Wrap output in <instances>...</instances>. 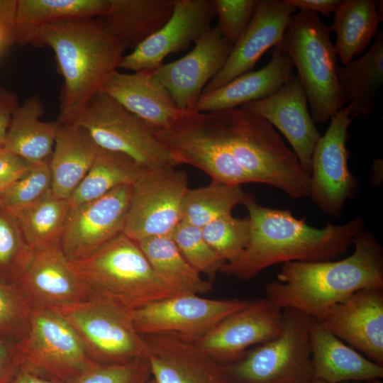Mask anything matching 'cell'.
<instances>
[{
    "label": "cell",
    "mask_w": 383,
    "mask_h": 383,
    "mask_svg": "<svg viewBox=\"0 0 383 383\" xmlns=\"http://www.w3.org/2000/svg\"><path fill=\"white\" fill-rule=\"evenodd\" d=\"M244 205L250 225L248 244L238 259L224 263L220 270L243 281L280 262L336 260L348 252L365 228L361 216L343 224L328 223L317 228L294 217L290 210L264 206L255 197Z\"/></svg>",
    "instance_id": "cell-1"
},
{
    "label": "cell",
    "mask_w": 383,
    "mask_h": 383,
    "mask_svg": "<svg viewBox=\"0 0 383 383\" xmlns=\"http://www.w3.org/2000/svg\"><path fill=\"white\" fill-rule=\"evenodd\" d=\"M349 256L319 262H284L277 279L265 287L266 298L321 321L333 305L365 289H383V249L365 228Z\"/></svg>",
    "instance_id": "cell-2"
},
{
    "label": "cell",
    "mask_w": 383,
    "mask_h": 383,
    "mask_svg": "<svg viewBox=\"0 0 383 383\" xmlns=\"http://www.w3.org/2000/svg\"><path fill=\"white\" fill-rule=\"evenodd\" d=\"M53 51L63 85L58 121L80 111L119 69L126 50L97 18H78L42 28L33 44Z\"/></svg>",
    "instance_id": "cell-3"
},
{
    "label": "cell",
    "mask_w": 383,
    "mask_h": 383,
    "mask_svg": "<svg viewBox=\"0 0 383 383\" xmlns=\"http://www.w3.org/2000/svg\"><path fill=\"white\" fill-rule=\"evenodd\" d=\"M220 138L253 182L292 199L309 197L310 175L274 128L243 107L208 112Z\"/></svg>",
    "instance_id": "cell-4"
},
{
    "label": "cell",
    "mask_w": 383,
    "mask_h": 383,
    "mask_svg": "<svg viewBox=\"0 0 383 383\" xmlns=\"http://www.w3.org/2000/svg\"><path fill=\"white\" fill-rule=\"evenodd\" d=\"M330 26L318 13L300 10L289 20L277 47L292 61L304 88L314 123L331 119L344 106L339 67Z\"/></svg>",
    "instance_id": "cell-5"
},
{
    "label": "cell",
    "mask_w": 383,
    "mask_h": 383,
    "mask_svg": "<svg viewBox=\"0 0 383 383\" xmlns=\"http://www.w3.org/2000/svg\"><path fill=\"white\" fill-rule=\"evenodd\" d=\"M70 264L94 294L131 311L176 296L155 272L138 243L123 233Z\"/></svg>",
    "instance_id": "cell-6"
},
{
    "label": "cell",
    "mask_w": 383,
    "mask_h": 383,
    "mask_svg": "<svg viewBox=\"0 0 383 383\" xmlns=\"http://www.w3.org/2000/svg\"><path fill=\"white\" fill-rule=\"evenodd\" d=\"M311 317L283 309V326L275 338L259 345L225 366L230 383H311L315 379L309 327Z\"/></svg>",
    "instance_id": "cell-7"
},
{
    "label": "cell",
    "mask_w": 383,
    "mask_h": 383,
    "mask_svg": "<svg viewBox=\"0 0 383 383\" xmlns=\"http://www.w3.org/2000/svg\"><path fill=\"white\" fill-rule=\"evenodd\" d=\"M64 122L82 126L99 148L126 154L145 170L179 165L159 140L155 129L102 90L96 93L80 111Z\"/></svg>",
    "instance_id": "cell-8"
},
{
    "label": "cell",
    "mask_w": 383,
    "mask_h": 383,
    "mask_svg": "<svg viewBox=\"0 0 383 383\" xmlns=\"http://www.w3.org/2000/svg\"><path fill=\"white\" fill-rule=\"evenodd\" d=\"M55 310L73 327L95 362L118 365L147 360L148 347L135 327L133 311L96 294Z\"/></svg>",
    "instance_id": "cell-9"
},
{
    "label": "cell",
    "mask_w": 383,
    "mask_h": 383,
    "mask_svg": "<svg viewBox=\"0 0 383 383\" xmlns=\"http://www.w3.org/2000/svg\"><path fill=\"white\" fill-rule=\"evenodd\" d=\"M14 347L21 367L65 383L97 364L73 327L55 309L32 308L28 331Z\"/></svg>",
    "instance_id": "cell-10"
},
{
    "label": "cell",
    "mask_w": 383,
    "mask_h": 383,
    "mask_svg": "<svg viewBox=\"0 0 383 383\" xmlns=\"http://www.w3.org/2000/svg\"><path fill=\"white\" fill-rule=\"evenodd\" d=\"M187 174L175 167L144 170L132 184L123 233L135 242L170 235L181 221Z\"/></svg>",
    "instance_id": "cell-11"
},
{
    "label": "cell",
    "mask_w": 383,
    "mask_h": 383,
    "mask_svg": "<svg viewBox=\"0 0 383 383\" xmlns=\"http://www.w3.org/2000/svg\"><path fill=\"white\" fill-rule=\"evenodd\" d=\"M177 162L206 172L212 181L232 185L253 182L217 133L208 113L186 111L172 126L156 130Z\"/></svg>",
    "instance_id": "cell-12"
},
{
    "label": "cell",
    "mask_w": 383,
    "mask_h": 383,
    "mask_svg": "<svg viewBox=\"0 0 383 383\" xmlns=\"http://www.w3.org/2000/svg\"><path fill=\"white\" fill-rule=\"evenodd\" d=\"M353 121L345 106L331 119L311 157L309 197L324 214L333 217L340 216L346 201L355 196L360 188L348 164V127Z\"/></svg>",
    "instance_id": "cell-13"
},
{
    "label": "cell",
    "mask_w": 383,
    "mask_h": 383,
    "mask_svg": "<svg viewBox=\"0 0 383 383\" xmlns=\"http://www.w3.org/2000/svg\"><path fill=\"white\" fill-rule=\"evenodd\" d=\"M250 301L210 299L195 294L176 295L133 311V318L137 331L142 335L172 333L195 343L218 323Z\"/></svg>",
    "instance_id": "cell-14"
},
{
    "label": "cell",
    "mask_w": 383,
    "mask_h": 383,
    "mask_svg": "<svg viewBox=\"0 0 383 383\" xmlns=\"http://www.w3.org/2000/svg\"><path fill=\"white\" fill-rule=\"evenodd\" d=\"M132 184L118 186L102 196L72 206L60 239L70 262L84 259L123 233Z\"/></svg>",
    "instance_id": "cell-15"
},
{
    "label": "cell",
    "mask_w": 383,
    "mask_h": 383,
    "mask_svg": "<svg viewBox=\"0 0 383 383\" xmlns=\"http://www.w3.org/2000/svg\"><path fill=\"white\" fill-rule=\"evenodd\" d=\"M283 326V309L267 298L250 300L229 315L195 343L227 366L240 360L252 345L277 337Z\"/></svg>",
    "instance_id": "cell-16"
},
{
    "label": "cell",
    "mask_w": 383,
    "mask_h": 383,
    "mask_svg": "<svg viewBox=\"0 0 383 383\" xmlns=\"http://www.w3.org/2000/svg\"><path fill=\"white\" fill-rule=\"evenodd\" d=\"M194 44L182 57L153 70L183 111L193 110L207 84L223 67L233 46L217 26L204 33Z\"/></svg>",
    "instance_id": "cell-17"
},
{
    "label": "cell",
    "mask_w": 383,
    "mask_h": 383,
    "mask_svg": "<svg viewBox=\"0 0 383 383\" xmlns=\"http://www.w3.org/2000/svg\"><path fill=\"white\" fill-rule=\"evenodd\" d=\"M15 283L31 308L56 309L94 295L72 267L60 243L34 250L30 262Z\"/></svg>",
    "instance_id": "cell-18"
},
{
    "label": "cell",
    "mask_w": 383,
    "mask_h": 383,
    "mask_svg": "<svg viewBox=\"0 0 383 383\" xmlns=\"http://www.w3.org/2000/svg\"><path fill=\"white\" fill-rule=\"evenodd\" d=\"M215 16L211 0H175L167 23L121 59L119 69L154 70L172 53L187 49L209 30Z\"/></svg>",
    "instance_id": "cell-19"
},
{
    "label": "cell",
    "mask_w": 383,
    "mask_h": 383,
    "mask_svg": "<svg viewBox=\"0 0 383 383\" xmlns=\"http://www.w3.org/2000/svg\"><path fill=\"white\" fill-rule=\"evenodd\" d=\"M340 340L383 366V289L359 290L318 321Z\"/></svg>",
    "instance_id": "cell-20"
},
{
    "label": "cell",
    "mask_w": 383,
    "mask_h": 383,
    "mask_svg": "<svg viewBox=\"0 0 383 383\" xmlns=\"http://www.w3.org/2000/svg\"><path fill=\"white\" fill-rule=\"evenodd\" d=\"M297 10L286 0H258L248 26L232 46L222 69L207 84L202 94L217 89L253 70L267 50L279 46L289 18Z\"/></svg>",
    "instance_id": "cell-21"
},
{
    "label": "cell",
    "mask_w": 383,
    "mask_h": 383,
    "mask_svg": "<svg viewBox=\"0 0 383 383\" xmlns=\"http://www.w3.org/2000/svg\"><path fill=\"white\" fill-rule=\"evenodd\" d=\"M240 107L258 114L279 130L310 175L313 151L321 135L309 111L307 97L297 76L273 94Z\"/></svg>",
    "instance_id": "cell-22"
},
{
    "label": "cell",
    "mask_w": 383,
    "mask_h": 383,
    "mask_svg": "<svg viewBox=\"0 0 383 383\" xmlns=\"http://www.w3.org/2000/svg\"><path fill=\"white\" fill-rule=\"evenodd\" d=\"M157 383H230L225 366L194 343L172 333L143 335Z\"/></svg>",
    "instance_id": "cell-23"
},
{
    "label": "cell",
    "mask_w": 383,
    "mask_h": 383,
    "mask_svg": "<svg viewBox=\"0 0 383 383\" xmlns=\"http://www.w3.org/2000/svg\"><path fill=\"white\" fill-rule=\"evenodd\" d=\"M101 90L155 130L172 126L186 112L178 108L153 70L133 73L117 70Z\"/></svg>",
    "instance_id": "cell-24"
},
{
    "label": "cell",
    "mask_w": 383,
    "mask_h": 383,
    "mask_svg": "<svg viewBox=\"0 0 383 383\" xmlns=\"http://www.w3.org/2000/svg\"><path fill=\"white\" fill-rule=\"evenodd\" d=\"M289 57L274 48L270 62L258 70H252L233 79L223 87L202 94L192 111L201 113L235 109L267 97L294 77Z\"/></svg>",
    "instance_id": "cell-25"
},
{
    "label": "cell",
    "mask_w": 383,
    "mask_h": 383,
    "mask_svg": "<svg viewBox=\"0 0 383 383\" xmlns=\"http://www.w3.org/2000/svg\"><path fill=\"white\" fill-rule=\"evenodd\" d=\"M309 337L315 378L327 383H350L383 377V366L347 345L312 317Z\"/></svg>",
    "instance_id": "cell-26"
},
{
    "label": "cell",
    "mask_w": 383,
    "mask_h": 383,
    "mask_svg": "<svg viewBox=\"0 0 383 383\" xmlns=\"http://www.w3.org/2000/svg\"><path fill=\"white\" fill-rule=\"evenodd\" d=\"M99 149L84 128L60 122L49 162L55 196L70 197L90 170Z\"/></svg>",
    "instance_id": "cell-27"
},
{
    "label": "cell",
    "mask_w": 383,
    "mask_h": 383,
    "mask_svg": "<svg viewBox=\"0 0 383 383\" xmlns=\"http://www.w3.org/2000/svg\"><path fill=\"white\" fill-rule=\"evenodd\" d=\"M339 88L350 117L368 118L379 101L383 86V33L361 55L337 72Z\"/></svg>",
    "instance_id": "cell-28"
},
{
    "label": "cell",
    "mask_w": 383,
    "mask_h": 383,
    "mask_svg": "<svg viewBox=\"0 0 383 383\" xmlns=\"http://www.w3.org/2000/svg\"><path fill=\"white\" fill-rule=\"evenodd\" d=\"M175 0H109L101 20L125 50H134L171 18Z\"/></svg>",
    "instance_id": "cell-29"
},
{
    "label": "cell",
    "mask_w": 383,
    "mask_h": 383,
    "mask_svg": "<svg viewBox=\"0 0 383 383\" xmlns=\"http://www.w3.org/2000/svg\"><path fill=\"white\" fill-rule=\"evenodd\" d=\"M44 113L39 96L27 98L14 111L1 147L32 164L48 159L60 122L41 121Z\"/></svg>",
    "instance_id": "cell-30"
},
{
    "label": "cell",
    "mask_w": 383,
    "mask_h": 383,
    "mask_svg": "<svg viewBox=\"0 0 383 383\" xmlns=\"http://www.w3.org/2000/svg\"><path fill=\"white\" fill-rule=\"evenodd\" d=\"M109 0H17L14 44L32 45L38 31L54 23L103 16Z\"/></svg>",
    "instance_id": "cell-31"
},
{
    "label": "cell",
    "mask_w": 383,
    "mask_h": 383,
    "mask_svg": "<svg viewBox=\"0 0 383 383\" xmlns=\"http://www.w3.org/2000/svg\"><path fill=\"white\" fill-rule=\"evenodd\" d=\"M330 26L336 34L337 57L344 65L364 53L375 35L382 16L374 0H342Z\"/></svg>",
    "instance_id": "cell-32"
},
{
    "label": "cell",
    "mask_w": 383,
    "mask_h": 383,
    "mask_svg": "<svg viewBox=\"0 0 383 383\" xmlns=\"http://www.w3.org/2000/svg\"><path fill=\"white\" fill-rule=\"evenodd\" d=\"M136 243L155 272L175 295H198L212 290V283L187 262L170 235L149 237Z\"/></svg>",
    "instance_id": "cell-33"
},
{
    "label": "cell",
    "mask_w": 383,
    "mask_h": 383,
    "mask_svg": "<svg viewBox=\"0 0 383 383\" xmlns=\"http://www.w3.org/2000/svg\"><path fill=\"white\" fill-rule=\"evenodd\" d=\"M145 170L130 156L99 148L90 170L68 199L71 206L96 199L123 184H133Z\"/></svg>",
    "instance_id": "cell-34"
},
{
    "label": "cell",
    "mask_w": 383,
    "mask_h": 383,
    "mask_svg": "<svg viewBox=\"0 0 383 383\" xmlns=\"http://www.w3.org/2000/svg\"><path fill=\"white\" fill-rule=\"evenodd\" d=\"M255 197L240 186L212 181L209 185L187 191L181 206V221L203 228L233 208Z\"/></svg>",
    "instance_id": "cell-35"
},
{
    "label": "cell",
    "mask_w": 383,
    "mask_h": 383,
    "mask_svg": "<svg viewBox=\"0 0 383 383\" xmlns=\"http://www.w3.org/2000/svg\"><path fill=\"white\" fill-rule=\"evenodd\" d=\"M71 208L68 199L57 198L50 191L38 201L13 216L27 243L36 250L60 243Z\"/></svg>",
    "instance_id": "cell-36"
},
{
    "label": "cell",
    "mask_w": 383,
    "mask_h": 383,
    "mask_svg": "<svg viewBox=\"0 0 383 383\" xmlns=\"http://www.w3.org/2000/svg\"><path fill=\"white\" fill-rule=\"evenodd\" d=\"M33 252L16 218L0 209V280L15 283L30 262Z\"/></svg>",
    "instance_id": "cell-37"
},
{
    "label": "cell",
    "mask_w": 383,
    "mask_h": 383,
    "mask_svg": "<svg viewBox=\"0 0 383 383\" xmlns=\"http://www.w3.org/2000/svg\"><path fill=\"white\" fill-rule=\"evenodd\" d=\"M50 157L35 164L24 175L0 192V209L14 215L51 191Z\"/></svg>",
    "instance_id": "cell-38"
},
{
    "label": "cell",
    "mask_w": 383,
    "mask_h": 383,
    "mask_svg": "<svg viewBox=\"0 0 383 383\" xmlns=\"http://www.w3.org/2000/svg\"><path fill=\"white\" fill-rule=\"evenodd\" d=\"M250 221L226 215L201 228L204 238L225 262L235 261L245 248L250 236Z\"/></svg>",
    "instance_id": "cell-39"
},
{
    "label": "cell",
    "mask_w": 383,
    "mask_h": 383,
    "mask_svg": "<svg viewBox=\"0 0 383 383\" xmlns=\"http://www.w3.org/2000/svg\"><path fill=\"white\" fill-rule=\"evenodd\" d=\"M170 235L187 262L212 283L226 262L206 243L201 228L180 221Z\"/></svg>",
    "instance_id": "cell-40"
},
{
    "label": "cell",
    "mask_w": 383,
    "mask_h": 383,
    "mask_svg": "<svg viewBox=\"0 0 383 383\" xmlns=\"http://www.w3.org/2000/svg\"><path fill=\"white\" fill-rule=\"evenodd\" d=\"M31 306L16 283L0 280V336L16 341L26 333Z\"/></svg>",
    "instance_id": "cell-41"
},
{
    "label": "cell",
    "mask_w": 383,
    "mask_h": 383,
    "mask_svg": "<svg viewBox=\"0 0 383 383\" xmlns=\"http://www.w3.org/2000/svg\"><path fill=\"white\" fill-rule=\"evenodd\" d=\"M216 25L222 35L233 45L239 40L251 21L258 0H211Z\"/></svg>",
    "instance_id": "cell-42"
},
{
    "label": "cell",
    "mask_w": 383,
    "mask_h": 383,
    "mask_svg": "<svg viewBox=\"0 0 383 383\" xmlns=\"http://www.w3.org/2000/svg\"><path fill=\"white\" fill-rule=\"evenodd\" d=\"M152 377L147 360L125 364H96L70 383H146Z\"/></svg>",
    "instance_id": "cell-43"
},
{
    "label": "cell",
    "mask_w": 383,
    "mask_h": 383,
    "mask_svg": "<svg viewBox=\"0 0 383 383\" xmlns=\"http://www.w3.org/2000/svg\"><path fill=\"white\" fill-rule=\"evenodd\" d=\"M34 165L0 147V192L24 175Z\"/></svg>",
    "instance_id": "cell-44"
},
{
    "label": "cell",
    "mask_w": 383,
    "mask_h": 383,
    "mask_svg": "<svg viewBox=\"0 0 383 383\" xmlns=\"http://www.w3.org/2000/svg\"><path fill=\"white\" fill-rule=\"evenodd\" d=\"M14 342L0 336V383H10L21 367Z\"/></svg>",
    "instance_id": "cell-45"
},
{
    "label": "cell",
    "mask_w": 383,
    "mask_h": 383,
    "mask_svg": "<svg viewBox=\"0 0 383 383\" xmlns=\"http://www.w3.org/2000/svg\"><path fill=\"white\" fill-rule=\"evenodd\" d=\"M17 0H0V34L3 45L14 44Z\"/></svg>",
    "instance_id": "cell-46"
},
{
    "label": "cell",
    "mask_w": 383,
    "mask_h": 383,
    "mask_svg": "<svg viewBox=\"0 0 383 383\" xmlns=\"http://www.w3.org/2000/svg\"><path fill=\"white\" fill-rule=\"evenodd\" d=\"M16 94L0 88V147L2 146L12 116L18 107Z\"/></svg>",
    "instance_id": "cell-47"
},
{
    "label": "cell",
    "mask_w": 383,
    "mask_h": 383,
    "mask_svg": "<svg viewBox=\"0 0 383 383\" xmlns=\"http://www.w3.org/2000/svg\"><path fill=\"white\" fill-rule=\"evenodd\" d=\"M297 9L321 13L330 16L334 13L342 0H286Z\"/></svg>",
    "instance_id": "cell-48"
},
{
    "label": "cell",
    "mask_w": 383,
    "mask_h": 383,
    "mask_svg": "<svg viewBox=\"0 0 383 383\" xmlns=\"http://www.w3.org/2000/svg\"><path fill=\"white\" fill-rule=\"evenodd\" d=\"M10 383H65L32 370L20 367Z\"/></svg>",
    "instance_id": "cell-49"
},
{
    "label": "cell",
    "mask_w": 383,
    "mask_h": 383,
    "mask_svg": "<svg viewBox=\"0 0 383 383\" xmlns=\"http://www.w3.org/2000/svg\"><path fill=\"white\" fill-rule=\"evenodd\" d=\"M382 165L383 162L382 158H376L373 161L372 169L373 171V180L374 182V184H379L380 183V180L382 179Z\"/></svg>",
    "instance_id": "cell-50"
},
{
    "label": "cell",
    "mask_w": 383,
    "mask_h": 383,
    "mask_svg": "<svg viewBox=\"0 0 383 383\" xmlns=\"http://www.w3.org/2000/svg\"><path fill=\"white\" fill-rule=\"evenodd\" d=\"M350 383H382L380 380L369 381V382H350Z\"/></svg>",
    "instance_id": "cell-51"
},
{
    "label": "cell",
    "mask_w": 383,
    "mask_h": 383,
    "mask_svg": "<svg viewBox=\"0 0 383 383\" xmlns=\"http://www.w3.org/2000/svg\"><path fill=\"white\" fill-rule=\"evenodd\" d=\"M311 383H327V382H324V381H322V380H321V379H318L315 378V379L312 381ZM343 383H348V382H343Z\"/></svg>",
    "instance_id": "cell-52"
},
{
    "label": "cell",
    "mask_w": 383,
    "mask_h": 383,
    "mask_svg": "<svg viewBox=\"0 0 383 383\" xmlns=\"http://www.w3.org/2000/svg\"><path fill=\"white\" fill-rule=\"evenodd\" d=\"M146 383H157V382L152 377H151Z\"/></svg>",
    "instance_id": "cell-53"
},
{
    "label": "cell",
    "mask_w": 383,
    "mask_h": 383,
    "mask_svg": "<svg viewBox=\"0 0 383 383\" xmlns=\"http://www.w3.org/2000/svg\"><path fill=\"white\" fill-rule=\"evenodd\" d=\"M3 45V43H2V39H1V34H0V46Z\"/></svg>",
    "instance_id": "cell-54"
}]
</instances>
